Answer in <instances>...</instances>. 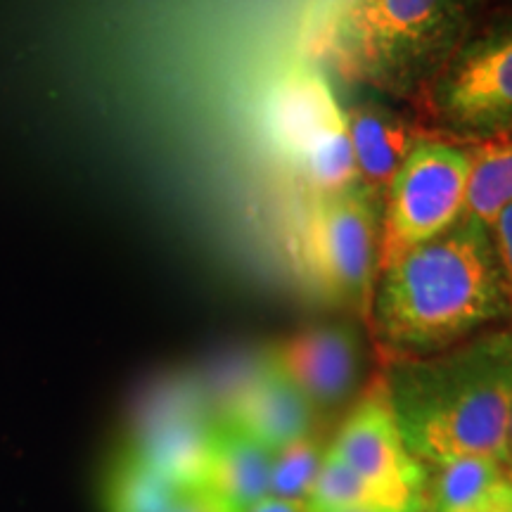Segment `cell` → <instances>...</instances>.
I'll return each instance as SVG.
<instances>
[{
	"label": "cell",
	"mask_w": 512,
	"mask_h": 512,
	"mask_svg": "<svg viewBox=\"0 0 512 512\" xmlns=\"http://www.w3.org/2000/svg\"><path fill=\"white\" fill-rule=\"evenodd\" d=\"M368 328L384 356H430L512 320L491 228L458 219L377 273Z\"/></svg>",
	"instance_id": "cell-1"
},
{
	"label": "cell",
	"mask_w": 512,
	"mask_h": 512,
	"mask_svg": "<svg viewBox=\"0 0 512 512\" xmlns=\"http://www.w3.org/2000/svg\"><path fill=\"white\" fill-rule=\"evenodd\" d=\"M382 380L403 444L427 470L467 456L508 465L512 325L430 356H384Z\"/></svg>",
	"instance_id": "cell-2"
},
{
	"label": "cell",
	"mask_w": 512,
	"mask_h": 512,
	"mask_svg": "<svg viewBox=\"0 0 512 512\" xmlns=\"http://www.w3.org/2000/svg\"><path fill=\"white\" fill-rule=\"evenodd\" d=\"M477 0H361L328 60L394 98L427 93L467 43Z\"/></svg>",
	"instance_id": "cell-3"
},
{
	"label": "cell",
	"mask_w": 512,
	"mask_h": 512,
	"mask_svg": "<svg viewBox=\"0 0 512 512\" xmlns=\"http://www.w3.org/2000/svg\"><path fill=\"white\" fill-rule=\"evenodd\" d=\"M382 214L366 192L313 195L292 230L294 264L306 287L337 309L368 316L380 261Z\"/></svg>",
	"instance_id": "cell-4"
},
{
	"label": "cell",
	"mask_w": 512,
	"mask_h": 512,
	"mask_svg": "<svg viewBox=\"0 0 512 512\" xmlns=\"http://www.w3.org/2000/svg\"><path fill=\"white\" fill-rule=\"evenodd\" d=\"M264 128L313 195L358 188L342 102L318 64L297 60L275 76L264 95Z\"/></svg>",
	"instance_id": "cell-5"
},
{
	"label": "cell",
	"mask_w": 512,
	"mask_h": 512,
	"mask_svg": "<svg viewBox=\"0 0 512 512\" xmlns=\"http://www.w3.org/2000/svg\"><path fill=\"white\" fill-rule=\"evenodd\" d=\"M470 171V150L441 140L415 143L384 200L377 273L463 216Z\"/></svg>",
	"instance_id": "cell-6"
},
{
	"label": "cell",
	"mask_w": 512,
	"mask_h": 512,
	"mask_svg": "<svg viewBox=\"0 0 512 512\" xmlns=\"http://www.w3.org/2000/svg\"><path fill=\"white\" fill-rule=\"evenodd\" d=\"M427 98L441 124L460 136H512V27L465 43Z\"/></svg>",
	"instance_id": "cell-7"
},
{
	"label": "cell",
	"mask_w": 512,
	"mask_h": 512,
	"mask_svg": "<svg viewBox=\"0 0 512 512\" xmlns=\"http://www.w3.org/2000/svg\"><path fill=\"white\" fill-rule=\"evenodd\" d=\"M330 448L401 512L425 510L427 467L403 444L382 375L368 384Z\"/></svg>",
	"instance_id": "cell-8"
},
{
	"label": "cell",
	"mask_w": 512,
	"mask_h": 512,
	"mask_svg": "<svg viewBox=\"0 0 512 512\" xmlns=\"http://www.w3.org/2000/svg\"><path fill=\"white\" fill-rule=\"evenodd\" d=\"M318 413L342 406L361 382V337L351 325L306 328L266 354Z\"/></svg>",
	"instance_id": "cell-9"
},
{
	"label": "cell",
	"mask_w": 512,
	"mask_h": 512,
	"mask_svg": "<svg viewBox=\"0 0 512 512\" xmlns=\"http://www.w3.org/2000/svg\"><path fill=\"white\" fill-rule=\"evenodd\" d=\"M351 152H354L358 190L377 209L384 207L389 185L418 143L413 126L377 98H356L342 105Z\"/></svg>",
	"instance_id": "cell-10"
},
{
	"label": "cell",
	"mask_w": 512,
	"mask_h": 512,
	"mask_svg": "<svg viewBox=\"0 0 512 512\" xmlns=\"http://www.w3.org/2000/svg\"><path fill=\"white\" fill-rule=\"evenodd\" d=\"M223 415L275 453L313 437L318 422L316 408L268 356Z\"/></svg>",
	"instance_id": "cell-11"
},
{
	"label": "cell",
	"mask_w": 512,
	"mask_h": 512,
	"mask_svg": "<svg viewBox=\"0 0 512 512\" xmlns=\"http://www.w3.org/2000/svg\"><path fill=\"white\" fill-rule=\"evenodd\" d=\"M273 460L275 451L221 415L211 422L202 486L219 496L233 512H247L271 496Z\"/></svg>",
	"instance_id": "cell-12"
},
{
	"label": "cell",
	"mask_w": 512,
	"mask_h": 512,
	"mask_svg": "<svg viewBox=\"0 0 512 512\" xmlns=\"http://www.w3.org/2000/svg\"><path fill=\"white\" fill-rule=\"evenodd\" d=\"M211 422L192 406L164 408L140 425L126 451L183 489L202 486Z\"/></svg>",
	"instance_id": "cell-13"
},
{
	"label": "cell",
	"mask_w": 512,
	"mask_h": 512,
	"mask_svg": "<svg viewBox=\"0 0 512 512\" xmlns=\"http://www.w3.org/2000/svg\"><path fill=\"white\" fill-rule=\"evenodd\" d=\"M427 512H512V472L501 460L467 456L430 467Z\"/></svg>",
	"instance_id": "cell-14"
},
{
	"label": "cell",
	"mask_w": 512,
	"mask_h": 512,
	"mask_svg": "<svg viewBox=\"0 0 512 512\" xmlns=\"http://www.w3.org/2000/svg\"><path fill=\"white\" fill-rule=\"evenodd\" d=\"M472 171L460 219L494 228L498 216L512 204V136L479 140L470 147Z\"/></svg>",
	"instance_id": "cell-15"
},
{
	"label": "cell",
	"mask_w": 512,
	"mask_h": 512,
	"mask_svg": "<svg viewBox=\"0 0 512 512\" xmlns=\"http://www.w3.org/2000/svg\"><path fill=\"white\" fill-rule=\"evenodd\" d=\"M183 486L124 451L105 484L107 512H171Z\"/></svg>",
	"instance_id": "cell-16"
},
{
	"label": "cell",
	"mask_w": 512,
	"mask_h": 512,
	"mask_svg": "<svg viewBox=\"0 0 512 512\" xmlns=\"http://www.w3.org/2000/svg\"><path fill=\"white\" fill-rule=\"evenodd\" d=\"M313 508L320 510H387L401 512L387 496L380 494L373 484H368L358 472L344 463L332 451L330 444L325 448L323 463H320L316 484H313L309 498Z\"/></svg>",
	"instance_id": "cell-17"
},
{
	"label": "cell",
	"mask_w": 512,
	"mask_h": 512,
	"mask_svg": "<svg viewBox=\"0 0 512 512\" xmlns=\"http://www.w3.org/2000/svg\"><path fill=\"white\" fill-rule=\"evenodd\" d=\"M361 0H306L297 27L299 60L323 62L328 60L351 12Z\"/></svg>",
	"instance_id": "cell-18"
},
{
	"label": "cell",
	"mask_w": 512,
	"mask_h": 512,
	"mask_svg": "<svg viewBox=\"0 0 512 512\" xmlns=\"http://www.w3.org/2000/svg\"><path fill=\"white\" fill-rule=\"evenodd\" d=\"M325 448H328V444H323L316 434L280 448L273 460L271 496L290 498V501H306L313 484H316Z\"/></svg>",
	"instance_id": "cell-19"
},
{
	"label": "cell",
	"mask_w": 512,
	"mask_h": 512,
	"mask_svg": "<svg viewBox=\"0 0 512 512\" xmlns=\"http://www.w3.org/2000/svg\"><path fill=\"white\" fill-rule=\"evenodd\" d=\"M171 512H233L207 486H188L181 491Z\"/></svg>",
	"instance_id": "cell-20"
},
{
	"label": "cell",
	"mask_w": 512,
	"mask_h": 512,
	"mask_svg": "<svg viewBox=\"0 0 512 512\" xmlns=\"http://www.w3.org/2000/svg\"><path fill=\"white\" fill-rule=\"evenodd\" d=\"M491 233H494L496 252H498V259H501L505 283H508V290L512 297V204L503 211L501 216H498V221L494 223V228H491Z\"/></svg>",
	"instance_id": "cell-21"
},
{
	"label": "cell",
	"mask_w": 512,
	"mask_h": 512,
	"mask_svg": "<svg viewBox=\"0 0 512 512\" xmlns=\"http://www.w3.org/2000/svg\"><path fill=\"white\" fill-rule=\"evenodd\" d=\"M247 512H313L309 501H290V498L266 496L264 501L252 505Z\"/></svg>",
	"instance_id": "cell-22"
},
{
	"label": "cell",
	"mask_w": 512,
	"mask_h": 512,
	"mask_svg": "<svg viewBox=\"0 0 512 512\" xmlns=\"http://www.w3.org/2000/svg\"><path fill=\"white\" fill-rule=\"evenodd\" d=\"M508 470L512 472V413H510V427H508Z\"/></svg>",
	"instance_id": "cell-23"
},
{
	"label": "cell",
	"mask_w": 512,
	"mask_h": 512,
	"mask_svg": "<svg viewBox=\"0 0 512 512\" xmlns=\"http://www.w3.org/2000/svg\"><path fill=\"white\" fill-rule=\"evenodd\" d=\"M313 512H387V510H320V508H313Z\"/></svg>",
	"instance_id": "cell-24"
},
{
	"label": "cell",
	"mask_w": 512,
	"mask_h": 512,
	"mask_svg": "<svg viewBox=\"0 0 512 512\" xmlns=\"http://www.w3.org/2000/svg\"><path fill=\"white\" fill-rule=\"evenodd\" d=\"M418 512H427V508L425 510H418Z\"/></svg>",
	"instance_id": "cell-25"
}]
</instances>
